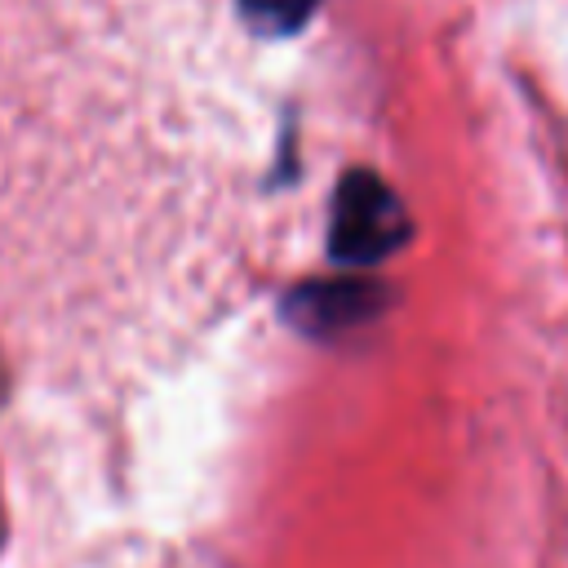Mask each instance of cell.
Segmentation results:
<instances>
[{"label": "cell", "mask_w": 568, "mask_h": 568, "mask_svg": "<svg viewBox=\"0 0 568 568\" xmlns=\"http://www.w3.org/2000/svg\"><path fill=\"white\" fill-rule=\"evenodd\" d=\"M413 235V222L399 204V195L377 173H346L333 191V217H328V253L342 266H373L390 257Z\"/></svg>", "instance_id": "cell-1"}, {"label": "cell", "mask_w": 568, "mask_h": 568, "mask_svg": "<svg viewBox=\"0 0 568 568\" xmlns=\"http://www.w3.org/2000/svg\"><path fill=\"white\" fill-rule=\"evenodd\" d=\"M382 306V288L377 280H311L297 284L284 302V315L302 328V333H346L364 320H373Z\"/></svg>", "instance_id": "cell-2"}, {"label": "cell", "mask_w": 568, "mask_h": 568, "mask_svg": "<svg viewBox=\"0 0 568 568\" xmlns=\"http://www.w3.org/2000/svg\"><path fill=\"white\" fill-rule=\"evenodd\" d=\"M320 0H240L244 18L262 31V36H288L297 31L311 13H315Z\"/></svg>", "instance_id": "cell-3"}]
</instances>
